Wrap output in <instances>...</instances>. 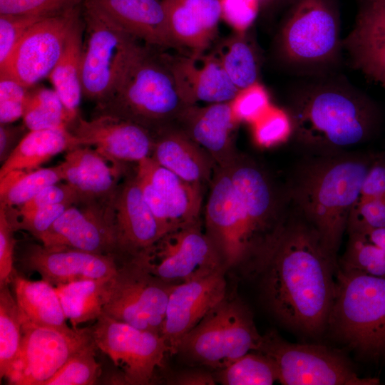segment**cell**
Masks as SVG:
<instances>
[{"label": "cell", "instance_id": "1", "mask_svg": "<svg viewBox=\"0 0 385 385\" xmlns=\"http://www.w3.org/2000/svg\"><path fill=\"white\" fill-rule=\"evenodd\" d=\"M246 266L282 324L311 337L327 330L339 262L295 208Z\"/></svg>", "mask_w": 385, "mask_h": 385}, {"label": "cell", "instance_id": "2", "mask_svg": "<svg viewBox=\"0 0 385 385\" xmlns=\"http://www.w3.org/2000/svg\"><path fill=\"white\" fill-rule=\"evenodd\" d=\"M375 157L344 153L317 155L296 171L288 191L291 202L335 256Z\"/></svg>", "mask_w": 385, "mask_h": 385}, {"label": "cell", "instance_id": "3", "mask_svg": "<svg viewBox=\"0 0 385 385\" xmlns=\"http://www.w3.org/2000/svg\"><path fill=\"white\" fill-rule=\"evenodd\" d=\"M140 43L110 94L96 103V115L130 121L153 135L178 123L190 106L179 90L166 54Z\"/></svg>", "mask_w": 385, "mask_h": 385}, {"label": "cell", "instance_id": "4", "mask_svg": "<svg viewBox=\"0 0 385 385\" xmlns=\"http://www.w3.org/2000/svg\"><path fill=\"white\" fill-rule=\"evenodd\" d=\"M297 140L317 155L342 153L362 143L379 124L376 108L342 90H319L300 99L290 115Z\"/></svg>", "mask_w": 385, "mask_h": 385}, {"label": "cell", "instance_id": "5", "mask_svg": "<svg viewBox=\"0 0 385 385\" xmlns=\"http://www.w3.org/2000/svg\"><path fill=\"white\" fill-rule=\"evenodd\" d=\"M327 329L361 357L385 360V277L339 267Z\"/></svg>", "mask_w": 385, "mask_h": 385}, {"label": "cell", "instance_id": "6", "mask_svg": "<svg viewBox=\"0 0 385 385\" xmlns=\"http://www.w3.org/2000/svg\"><path fill=\"white\" fill-rule=\"evenodd\" d=\"M250 308L227 293L180 341L177 354L192 366L222 369L261 342Z\"/></svg>", "mask_w": 385, "mask_h": 385}, {"label": "cell", "instance_id": "7", "mask_svg": "<svg viewBox=\"0 0 385 385\" xmlns=\"http://www.w3.org/2000/svg\"><path fill=\"white\" fill-rule=\"evenodd\" d=\"M214 175L205 207V232L226 269L247 265L271 234L239 199L227 166H217Z\"/></svg>", "mask_w": 385, "mask_h": 385}, {"label": "cell", "instance_id": "8", "mask_svg": "<svg viewBox=\"0 0 385 385\" xmlns=\"http://www.w3.org/2000/svg\"><path fill=\"white\" fill-rule=\"evenodd\" d=\"M85 38L81 58L83 96L96 103L111 92L129 58L140 44L103 14L83 1Z\"/></svg>", "mask_w": 385, "mask_h": 385}, {"label": "cell", "instance_id": "9", "mask_svg": "<svg viewBox=\"0 0 385 385\" xmlns=\"http://www.w3.org/2000/svg\"><path fill=\"white\" fill-rule=\"evenodd\" d=\"M257 351L275 364L283 385H377L376 378H362L341 353L324 345L292 343L276 331L262 335Z\"/></svg>", "mask_w": 385, "mask_h": 385}, {"label": "cell", "instance_id": "10", "mask_svg": "<svg viewBox=\"0 0 385 385\" xmlns=\"http://www.w3.org/2000/svg\"><path fill=\"white\" fill-rule=\"evenodd\" d=\"M175 285L152 275L133 257L121 258L108 280L103 313L161 335L169 297Z\"/></svg>", "mask_w": 385, "mask_h": 385}, {"label": "cell", "instance_id": "11", "mask_svg": "<svg viewBox=\"0 0 385 385\" xmlns=\"http://www.w3.org/2000/svg\"><path fill=\"white\" fill-rule=\"evenodd\" d=\"M132 257L152 275L175 284L226 269L218 250L203 232L201 220L165 233Z\"/></svg>", "mask_w": 385, "mask_h": 385}, {"label": "cell", "instance_id": "12", "mask_svg": "<svg viewBox=\"0 0 385 385\" xmlns=\"http://www.w3.org/2000/svg\"><path fill=\"white\" fill-rule=\"evenodd\" d=\"M21 327V347L6 376L10 384L45 385L71 357L95 343L91 327L39 326L23 318Z\"/></svg>", "mask_w": 385, "mask_h": 385}, {"label": "cell", "instance_id": "13", "mask_svg": "<svg viewBox=\"0 0 385 385\" xmlns=\"http://www.w3.org/2000/svg\"><path fill=\"white\" fill-rule=\"evenodd\" d=\"M93 341L122 370L123 382L131 385L150 384L154 373L163 366L168 347L157 333L138 329L102 314L91 327Z\"/></svg>", "mask_w": 385, "mask_h": 385}, {"label": "cell", "instance_id": "14", "mask_svg": "<svg viewBox=\"0 0 385 385\" xmlns=\"http://www.w3.org/2000/svg\"><path fill=\"white\" fill-rule=\"evenodd\" d=\"M83 1L33 24L0 69V74L9 75L28 88L49 76L71 28L83 14Z\"/></svg>", "mask_w": 385, "mask_h": 385}, {"label": "cell", "instance_id": "15", "mask_svg": "<svg viewBox=\"0 0 385 385\" xmlns=\"http://www.w3.org/2000/svg\"><path fill=\"white\" fill-rule=\"evenodd\" d=\"M114 197V196H113ZM113 197L71 205L39 238L48 249H75L121 257L117 242Z\"/></svg>", "mask_w": 385, "mask_h": 385}, {"label": "cell", "instance_id": "16", "mask_svg": "<svg viewBox=\"0 0 385 385\" xmlns=\"http://www.w3.org/2000/svg\"><path fill=\"white\" fill-rule=\"evenodd\" d=\"M282 42L286 56L292 61H328L339 44L335 14L324 0H300L284 26Z\"/></svg>", "mask_w": 385, "mask_h": 385}, {"label": "cell", "instance_id": "17", "mask_svg": "<svg viewBox=\"0 0 385 385\" xmlns=\"http://www.w3.org/2000/svg\"><path fill=\"white\" fill-rule=\"evenodd\" d=\"M79 146H94L114 164L140 162L152 153V133L135 123L109 115H96L89 120L80 114L69 126Z\"/></svg>", "mask_w": 385, "mask_h": 385}, {"label": "cell", "instance_id": "18", "mask_svg": "<svg viewBox=\"0 0 385 385\" xmlns=\"http://www.w3.org/2000/svg\"><path fill=\"white\" fill-rule=\"evenodd\" d=\"M226 270L176 284L173 289L161 332L170 355L177 354L182 339L227 294Z\"/></svg>", "mask_w": 385, "mask_h": 385}, {"label": "cell", "instance_id": "19", "mask_svg": "<svg viewBox=\"0 0 385 385\" xmlns=\"http://www.w3.org/2000/svg\"><path fill=\"white\" fill-rule=\"evenodd\" d=\"M119 260L114 255L31 245L24 252L21 263L37 272L42 279L57 286L78 280L109 279L115 274Z\"/></svg>", "mask_w": 385, "mask_h": 385}, {"label": "cell", "instance_id": "20", "mask_svg": "<svg viewBox=\"0 0 385 385\" xmlns=\"http://www.w3.org/2000/svg\"><path fill=\"white\" fill-rule=\"evenodd\" d=\"M113 204L121 256L135 257L164 235L144 199L135 174L118 185Z\"/></svg>", "mask_w": 385, "mask_h": 385}, {"label": "cell", "instance_id": "21", "mask_svg": "<svg viewBox=\"0 0 385 385\" xmlns=\"http://www.w3.org/2000/svg\"><path fill=\"white\" fill-rule=\"evenodd\" d=\"M127 33L156 48H183L174 39L161 0H91Z\"/></svg>", "mask_w": 385, "mask_h": 385}, {"label": "cell", "instance_id": "22", "mask_svg": "<svg viewBox=\"0 0 385 385\" xmlns=\"http://www.w3.org/2000/svg\"><path fill=\"white\" fill-rule=\"evenodd\" d=\"M237 123L230 102L205 107L190 106L178 121V128L202 147L217 166L229 165L238 155L232 142Z\"/></svg>", "mask_w": 385, "mask_h": 385}, {"label": "cell", "instance_id": "23", "mask_svg": "<svg viewBox=\"0 0 385 385\" xmlns=\"http://www.w3.org/2000/svg\"><path fill=\"white\" fill-rule=\"evenodd\" d=\"M136 173L154 186L163 201L168 232L200 220L202 186L188 183L150 156L138 163Z\"/></svg>", "mask_w": 385, "mask_h": 385}, {"label": "cell", "instance_id": "24", "mask_svg": "<svg viewBox=\"0 0 385 385\" xmlns=\"http://www.w3.org/2000/svg\"><path fill=\"white\" fill-rule=\"evenodd\" d=\"M173 36L200 54L214 38L222 17L220 0H161Z\"/></svg>", "mask_w": 385, "mask_h": 385}, {"label": "cell", "instance_id": "25", "mask_svg": "<svg viewBox=\"0 0 385 385\" xmlns=\"http://www.w3.org/2000/svg\"><path fill=\"white\" fill-rule=\"evenodd\" d=\"M153 137L150 157L159 165L192 184L203 186L211 180L215 161L180 128L168 127Z\"/></svg>", "mask_w": 385, "mask_h": 385}, {"label": "cell", "instance_id": "26", "mask_svg": "<svg viewBox=\"0 0 385 385\" xmlns=\"http://www.w3.org/2000/svg\"><path fill=\"white\" fill-rule=\"evenodd\" d=\"M59 164L63 180L84 200L108 199L114 196L122 170L89 146H78L66 152ZM112 163V162H111Z\"/></svg>", "mask_w": 385, "mask_h": 385}, {"label": "cell", "instance_id": "27", "mask_svg": "<svg viewBox=\"0 0 385 385\" xmlns=\"http://www.w3.org/2000/svg\"><path fill=\"white\" fill-rule=\"evenodd\" d=\"M180 93L189 105L197 101L209 103L232 101L239 92L225 71L220 60L208 58L201 67L188 58L167 55Z\"/></svg>", "mask_w": 385, "mask_h": 385}, {"label": "cell", "instance_id": "28", "mask_svg": "<svg viewBox=\"0 0 385 385\" xmlns=\"http://www.w3.org/2000/svg\"><path fill=\"white\" fill-rule=\"evenodd\" d=\"M78 146L77 139L68 129L29 130L1 164L0 178L13 170L38 169L52 157Z\"/></svg>", "mask_w": 385, "mask_h": 385}, {"label": "cell", "instance_id": "29", "mask_svg": "<svg viewBox=\"0 0 385 385\" xmlns=\"http://www.w3.org/2000/svg\"><path fill=\"white\" fill-rule=\"evenodd\" d=\"M84 29L82 14L71 28L61 55L48 76L65 108L75 118L79 115L83 96L81 58Z\"/></svg>", "mask_w": 385, "mask_h": 385}, {"label": "cell", "instance_id": "30", "mask_svg": "<svg viewBox=\"0 0 385 385\" xmlns=\"http://www.w3.org/2000/svg\"><path fill=\"white\" fill-rule=\"evenodd\" d=\"M11 284L21 318L39 326L68 327L53 285L43 279L29 280L16 271Z\"/></svg>", "mask_w": 385, "mask_h": 385}, {"label": "cell", "instance_id": "31", "mask_svg": "<svg viewBox=\"0 0 385 385\" xmlns=\"http://www.w3.org/2000/svg\"><path fill=\"white\" fill-rule=\"evenodd\" d=\"M109 279L78 280L55 286L64 314L73 328L96 320L103 314Z\"/></svg>", "mask_w": 385, "mask_h": 385}, {"label": "cell", "instance_id": "32", "mask_svg": "<svg viewBox=\"0 0 385 385\" xmlns=\"http://www.w3.org/2000/svg\"><path fill=\"white\" fill-rule=\"evenodd\" d=\"M62 180L59 165L31 171H11L0 178V204L9 207H19L46 187Z\"/></svg>", "mask_w": 385, "mask_h": 385}, {"label": "cell", "instance_id": "33", "mask_svg": "<svg viewBox=\"0 0 385 385\" xmlns=\"http://www.w3.org/2000/svg\"><path fill=\"white\" fill-rule=\"evenodd\" d=\"M29 89L23 123L29 130L68 129L76 120L54 89Z\"/></svg>", "mask_w": 385, "mask_h": 385}, {"label": "cell", "instance_id": "34", "mask_svg": "<svg viewBox=\"0 0 385 385\" xmlns=\"http://www.w3.org/2000/svg\"><path fill=\"white\" fill-rule=\"evenodd\" d=\"M213 375L223 385H272L278 381L274 362L257 351L245 354Z\"/></svg>", "mask_w": 385, "mask_h": 385}, {"label": "cell", "instance_id": "35", "mask_svg": "<svg viewBox=\"0 0 385 385\" xmlns=\"http://www.w3.org/2000/svg\"><path fill=\"white\" fill-rule=\"evenodd\" d=\"M9 284L0 287V376L6 378L19 351L22 339L21 314Z\"/></svg>", "mask_w": 385, "mask_h": 385}, {"label": "cell", "instance_id": "36", "mask_svg": "<svg viewBox=\"0 0 385 385\" xmlns=\"http://www.w3.org/2000/svg\"><path fill=\"white\" fill-rule=\"evenodd\" d=\"M343 270L385 277V250L361 234L349 235L344 254L339 262Z\"/></svg>", "mask_w": 385, "mask_h": 385}, {"label": "cell", "instance_id": "37", "mask_svg": "<svg viewBox=\"0 0 385 385\" xmlns=\"http://www.w3.org/2000/svg\"><path fill=\"white\" fill-rule=\"evenodd\" d=\"M385 42V0H366L347 40L349 50Z\"/></svg>", "mask_w": 385, "mask_h": 385}, {"label": "cell", "instance_id": "38", "mask_svg": "<svg viewBox=\"0 0 385 385\" xmlns=\"http://www.w3.org/2000/svg\"><path fill=\"white\" fill-rule=\"evenodd\" d=\"M96 348L93 343L74 354L45 385L94 384L101 371L95 357Z\"/></svg>", "mask_w": 385, "mask_h": 385}, {"label": "cell", "instance_id": "39", "mask_svg": "<svg viewBox=\"0 0 385 385\" xmlns=\"http://www.w3.org/2000/svg\"><path fill=\"white\" fill-rule=\"evenodd\" d=\"M220 61L229 78L239 90L257 83L258 71L256 58L251 47L243 40L233 41Z\"/></svg>", "mask_w": 385, "mask_h": 385}, {"label": "cell", "instance_id": "40", "mask_svg": "<svg viewBox=\"0 0 385 385\" xmlns=\"http://www.w3.org/2000/svg\"><path fill=\"white\" fill-rule=\"evenodd\" d=\"M252 125L255 142L261 148H270L286 141L293 133L290 115L272 106Z\"/></svg>", "mask_w": 385, "mask_h": 385}, {"label": "cell", "instance_id": "41", "mask_svg": "<svg viewBox=\"0 0 385 385\" xmlns=\"http://www.w3.org/2000/svg\"><path fill=\"white\" fill-rule=\"evenodd\" d=\"M14 208L0 204V287L11 284L15 272L14 231L17 230L18 213Z\"/></svg>", "mask_w": 385, "mask_h": 385}, {"label": "cell", "instance_id": "42", "mask_svg": "<svg viewBox=\"0 0 385 385\" xmlns=\"http://www.w3.org/2000/svg\"><path fill=\"white\" fill-rule=\"evenodd\" d=\"M30 88L7 74H0V123H13L23 117Z\"/></svg>", "mask_w": 385, "mask_h": 385}, {"label": "cell", "instance_id": "43", "mask_svg": "<svg viewBox=\"0 0 385 385\" xmlns=\"http://www.w3.org/2000/svg\"><path fill=\"white\" fill-rule=\"evenodd\" d=\"M230 104L238 123L245 121L251 124L271 106L266 90L257 82L240 90Z\"/></svg>", "mask_w": 385, "mask_h": 385}, {"label": "cell", "instance_id": "44", "mask_svg": "<svg viewBox=\"0 0 385 385\" xmlns=\"http://www.w3.org/2000/svg\"><path fill=\"white\" fill-rule=\"evenodd\" d=\"M385 228V198L372 199L356 203L349 217L346 232L365 234Z\"/></svg>", "mask_w": 385, "mask_h": 385}, {"label": "cell", "instance_id": "45", "mask_svg": "<svg viewBox=\"0 0 385 385\" xmlns=\"http://www.w3.org/2000/svg\"><path fill=\"white\" fill-rule=\"evenodd\" d=\"M44 18L31 15L0 14V69L6 65L26 31Z\"/></svg>", "mask_w": 385, "mask_h": 385}, {"label": "cell", "instance_id": "46", "mask_svg": "<svg viewBox=\"0 0 385 385\" xmlns=\"http://www.w3.org/2000/svg\"><path fill=\"white\" fill-rule=\"evenodd\" d=\"M83 0H0V14L50 16Z\"/></svg>", "mask_w": 385, "mask_h": 385}, {"label": "cell", "instance_id": "47", "mask_svg": "<svg viewBox=\"0 0 385 385\" xmlns=\"http://www.w3.org/2000/svg\"><path fill=\"white\" fill-rule=\"evenodd\" d=\"M73 205L74 204L64 202L24 212H18L17 211V230H26L38 240L64 211Z\"/></svg>", "mask_w": 385, "mask_h": 385}, {"label": "cell", "instance_id": "48", "mask_svg": "<svg viewBox=\"0 0 385 385\" xmlns=\"http://www.w3.org/2000/svg\"><path fill=\"white\" fill-rule=\"evenodd\" d=\"M81 201V197L70 185L56 183L43 188L29 201L19 207L17 211L24 212L48 205L64 202L77 204Z\"/></svg>", "mask_w": 385, "mask_h": 385}, {"label": "cell", "instance_id": "49", "mask_svg": "<svg viewBox=\"0 0 385 385\" xmlns=\"http://www.w3.org/2000/svg\"><path fill=\"white\" fill-rule=\"evenodd\" d=\"M350 51L356 66L385 89V42Z\"/></svg>", "mask_w": 385, "mask_h": 385}, {"label": "cell", "instance_id": "50", "mask_svg": "<svg viewBox=\"0 0 385 385\" xmlns=\"http://www.w3.org/2000/svg\"><path fill=\"white\" fill-rule=\"evenodd\" d=\"M220 1L222 16L237 31H245L255 21L259 0Z\"/></svg>", "mask_w": 385, "mask_h": 385}, {"label": "cell", "instance_id": "51", "mask_svg": "<svg viewBox=\"0 0 385 385\" xmlns=\"http://www.w3.org/2000/svg\"><path fill=\"white\" fill-rule=\"evenodd\" d=\"M385 198V155H376L363 181L356 203Z\"/></svg>", "mask_w": 385, "mask_h": 385}, {"label": "cell", "instance_id": "52", "mask_svg": "<svg viewBox=\"0 0 385 385\" xmlns=\"http://www.w3.org/2000/svg\"><path fill=\"white\" fill-rule=\"evenodd\" d=\"M29 130L24 123L0 125V162L4 163L27 134Z\"/></svg>", "mask_w": 385, "mask_h": 385}, {"label": "cell", "instance_id": "53", "mask_svg": "<svg viewBox=\"0 0 385 385\" xmlns=\"http://www.w3.org/2000/svg\"><path fill=\"white\" fill-rule=\"evenodd\" d=\"M170 384L178 385H214L216 384L213 373L202 369H186L175 373Z\"/></svg>", "mask_w": 385, "mask_h": 385}, {"label": "cell", "instance_id": "54", "mask_svg": "<svg viewBox=\"0 0 385 385\" xmlns=\"http://www.w3.org/2000/svg\"><path fill=\"white\" fill-rule=\"evenodd\" d=\"M364 235L369 241L385 250V228L374 230Z\"/></svg>", "mask_w": 385, "mask_h": 385}]
</instances>
